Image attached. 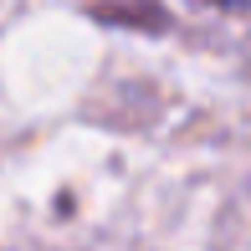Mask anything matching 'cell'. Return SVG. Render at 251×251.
I'll list each match as a JSON object with an SVG mask.
<instances>
[{"instance_id":"6da1fadb","label":"cell","mask_w":251,"mask_h":251,"mask_svg":"<svg viewBox=\"0 0 251 251\" xmlns=\"http://www.w3.org/2000/svg\"><path fill=\"white\" fill-rule=\"evenodd\" d=\"M210 5H221V10H246V0H210Z\"/></svg>"}]
</instances>
